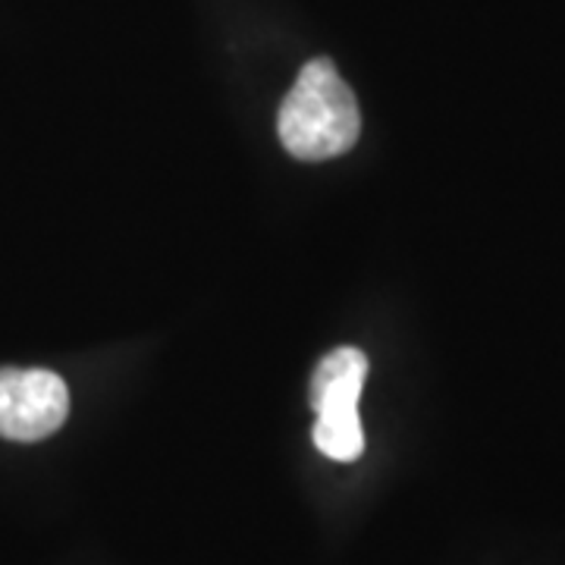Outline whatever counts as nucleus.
<instances>
[{
    "label": "nucleus",
    "instance_id": "3",
    "mask_svg": "<svg viewBox=\"0 0 565 565\" xmlns=\"http://www.w3.org/2000/svg\"><path fill=\"white\" fill-rule=\"evenodd\" d=\"M70 390L44 367H0V437L35 444L61 430Z\"/></svg>",
    "mask_w": 565,
    "mask_h": 565
},
{
    "label": "nucleus",
    "instance_id": "2",
    "mask_svg": "<svg viewBox=\"0 0 565 565\" xmlns=\"http://www.w3.org/2000/svg\"><path fill=\"white\" fill-rule=\"evenodd\" d=\"M367 381V359L362 349L343 345L323 355L311 377V408L315 422V446L327 459L355 462L364 452V434L359 422V399Z\"/></svg>",
    "mask_w": 565,
    "mask_h": 565
},
{
    "label": "nucleus",
    "instance_id": "1",
    "mask_svg": "<svg viewBox=\"0 0 565 565\" xmlns=\"http://www.w3.org/2000/svg\"><path fill=\"white\" fill-rule=\"evenodd\" d=\"M282 148L299 161H330L345 154L362 136V114L352 88L337 66L318 57L308 61L277 117Z\"/></svg>",
    "mask_w": 565,
    "mask_h": 565
}]
</instances>
